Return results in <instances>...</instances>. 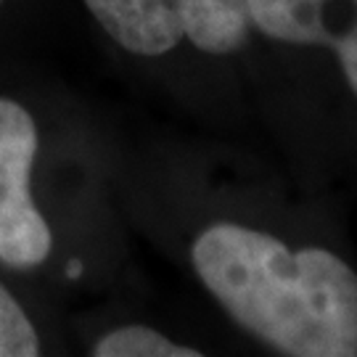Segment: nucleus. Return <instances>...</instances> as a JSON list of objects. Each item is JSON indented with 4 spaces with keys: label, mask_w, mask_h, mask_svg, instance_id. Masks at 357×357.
<instances>
[{
    "label": "nucleus",
    "mask_w": 357,
    "mask_h": 357,
    "mask_svg": "<svg viewBox=\"0 0 357 357\" xmlns=\"http://www.w3.org/2000/svg\"><path fill=\"white\" fill-rule=\"evenodd\" d=\"M119 153L69 96L0 66V273L61 307L125 262Z\"/></svg>",
    "instance_id": "obj_1"
},
{
    "label": "nucleus",
    "mask_w": 357,
    "mask_h": 357,
    "mask_svg": "<svg viewBox=\"0 0 357 357\" xmlns=\"http://www.w3.org/2000/svg\"><path fill=\"white\" fill-rule=\"evenodd\" d=\"M61 0H0V66L26 64Z\"/></svg>",
    "instance_id": "obj_6"
},
{
    "label": "nucleus",
    "mask_w": 357,
    "mask_h": 357,
    "mask_svg": "<svg viewBox=\"0 0 357 357\" xmlns=\"http://www.w3.org/2000/svg\"><path fill=\"white\" fill-rule=\"evenodd\" d=\"M69 331L59 305L0 273V357H40L64 352Z\"/></svg>",
    "instance_id": "obj_4"
},
{
    "label": "nucleus",
    "mask_w": 357,
    "mask_h": 357,
    "mask_svg": "<svg viewBox=\"0 0 357 357\" xmlns=\"http://www.w3.org/2000/svg\"><path fill=\"white\" fill-rule=\"evenodd\" d=\"M246 6L257 38L328 56L357 101V0H246Z\"/></svg>",
    "instance_id": "obj_3"
},
{
    "label": "nucleus",
    "mask_w": 357,
    "mask_h": 357,
    "mask_svg": "<svg viewBox=\"0 0 357 357\" xmlns=\"http://www.w3.org/2000/svg\"><path fill=\"white\" fill-rule=\"evenodd\" d=\"M77 344L93 357H202L191 342L165 331L151 320L125 318V315H93L77 326Z\"/></svg>",
    "instance_id": "obj_5"
},
{
    "label": "nucleus",
    "mask_w": 357,
    "mask_h": 357,
    "mask_svg": "<svg viewBox=\"0 0 357 357\" xmlns=\"http://www.w3.org/2000/svg\"><path fill=\"white\" fill-rule=\"evenodd\" d=\"M188 268L230 323L286 357H357V270L323 243L238 220L191 233Z\"/></svg>",
    "instance_id": "obj_2"
}]
</instances>
